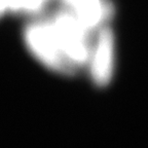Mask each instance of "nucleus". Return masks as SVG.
I'll list each match as a JSON object with an SVG mask.
<instances>
[{
    "label": "nucleus",
    "mask_w": 148,
    "mask_h": 148,
    "mask_svg": "<svg viewBox=\"0 0 148 148\" xmlns=\"http://www.w3.org/2000/svg\"><path fill=\"white\" fill-rule=\"evenodd\" d=\"M6 9H8L7 0H0V16H2V14Z\"/></svg>",
    "instance_id": "obj_6"
},
{
    "label": "nucleus",
    "mask_w": 148,
    "mask_h": 148,
    "mask_svg": "<svg viewBox=\"0 0 148 148\" xmlns=\"http://www.w3.org/2000/svg\"><path fill=\"white\" fill-rule=\"evenodd\" d=\"M47 0H7L8 9L14 12L34 14L43 8Z\"/></svg>",
    "instance_id": "obj_5"
},
{
    "label": "nucleus",
    "mask_w": 148,
    "mask_h": 148,
    "mask_svg": "<svg viewBox=\"0 0 148 148\" xmlns=\"http://www.w3.org/2000/svg\"><path fill=\"white\" fill-rule=\"evenodd\" d=\"M86 69L96 88H104L111 83L115 70V41L110 28L102 27L98 32Z\"/></svg>",
    "instance_id": "obj_3"
},
{
    "label": "nucleus",
    "mask_w": 148,
    "mask_h": 148,
    "mask_svg": "<svg viewBox=\"0 0 148 148\" xmlns=\"http://www.w3.org/2000/svg\"><path fill=\"white\" fill-rule=\"evenodd\" d=\"M24 36L27 49L46 69L65 77L78 74L65 56L51 20L31 23Z\"/></svg>",
    "instance_id": "obj_1"
},
{
    "label": "nucleus",
    "mask_w": 148,
    "mask_h": 148,
    "mask_svg": "<svg viewBox=\"0 0 148 148\" xmlns=\"http://www.w3.org/2000/svg\"><path fill=\"white\" fill-rule=\"evenodd\" d=\"M59 42L68 61L77 72L86 68L92 44L88 28L80 23L70 10H60L51 20Z\"/></svg>",
    "instance_id": "obj_2"
},
{
    "label": "nucleus",
    "mask_w": 148,
    "mask_h": 148,
    "mask_svg": "<svg viewBox=\"0 0 148 148\" xmlns=\"http://www.w3.org/2000/svg\"><path fill=\"white\" fill-rule=\"evenodd\" d=\"M63 2L90 31L103 26L113 16V5L108 0H63Z\"/></svg>",
    "instance_id": "obj_4"
}]
</instances>
